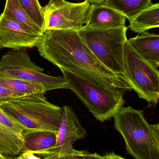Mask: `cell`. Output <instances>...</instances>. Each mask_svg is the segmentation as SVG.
Here are the masks:
<instances>
[{
	"instance_id": "cell-17",
	"label": "cell",
	"mask_w": 159,
	"mask_h": 159,
	"mask_svg": "<svg viewBox=\"0 0 159 159\" xmlns=\"http://www.w3.org/2000/svg\"><path fill=\"white\" fill-rule=\"evenodd\" d=\"M152 0H105L103 4L124 15L130 22L139 13L149 6Z\"/></svg>"
},
{
	"instance_id": "cell-2",
	"label": "cell",
	"mask_w": 159,
	"mask_h": 159,
	"mask_svg": "<svg viewBox=\"0 0 159 159\" xmlns=\"http://www.w3.org/2000/svg\"><path fill=\"white\" fill-rule=\"evenodd\" d=\"M60 70L69 89L99 121L110 120L125 104L124 91L108 87L78 71Z\"/></svg>"
},
{
	"instance_id": "cell-21",
	"label": "cell",
	"mask_w": 159,
	"mask_h": 159,
	"mask_svg": "<svg viewBox=\"0 0 159 159\" xmlns=\"http://www.w3.org/2000/svg\"><path fill=\"white\" fill-rule=\"evenodd\" d=\"M19 97L12 91L0 86V104L7 102L10 100Z\"/></svg>"
},
{
	"instance_id": "cell-24",
	"label": "cell",
	"mask_w": 159,
	"mask_h": 159,
	"mask_svg": "<svg viewBox=\"0 0 159 159\" xmlns=\"http://www.w3.org/2000/svg\"><path fill=\"white\" fill-rule=\"evenodd\" d=\"M91 4H103L105 0H88Z\"/></svg>"
},
{
	"instance_id": "cell-12",
	"label": "cell",
	"mask_w": 159,
	"mask_h": 159,
	"mask_svg": "<svg viewBox=\"0 0 159 159\" xmlns=\"http://www.w3.org/2000/svg\"><path fill=\"white\" fill-rule=\"evenodd\" d=\"M127 18L121 13L105 5L91 4L87 24L82 28L105 30L126 27Z\"/></svg>"
},
{
	"instance_id": "cell-13",
	"label": "cell",
	"mask_w": 159,
	"mask_h": 159,
	"mask_svg": "<svg viewBox=\"0 0 159 159\" xmlns=\"http://www.w3.org/2000/svg\"><path fill=\"white\" fill-rule=\"evenodd\" d=\"M135 51L152 66L159 67V35L147 32L128 40Z\"/></svg>"
},
{
	"instance_id": "cell-6",
	"label": "cell",
	"mask_w": 159,
	"mask_h": 159,
	"mask_svg": "<svg viewBox=\"0 0 159 159\" xmlns=\"http://www.w3.org/2000/svg\"><path fill=\"white\" fill-rule=\"evenodd\" d=\"M0 78H14L38 83L46 91L69 89L63 76H53L44 73V70L34 63L27 48L12 49L0 60Z\"/></svg>"
},
{
	"instance_id": "cell-19",
	"label": "cell",
	"mask_w": 159,
	"mask_h": 159,
	"mask_svg": "<svg viewBox=\"0 0 159 159\" xmlns=\"http://www.w3.org/2000/svg\"><path fill=\"white\" fill-rule=\"evenodd\" d=\"M31 19L44 32V20L43 7L38 0H19Z\"/></svg>"
},
{
	"instance_id": "cell-18",
	"label": "cell",
	"mask_w": 159,
	"mask_h": 159,
	"mask_svg": "<svg viewBox=\"0 0 159 159\" xmlns=\"http://www.w3.org/2000/svg\"><path fill=\"white\" fill-rule=\"evenodd\" d=\"M0 86L12 91L19 97L46 92L41 84L14 78H0Z\"/></svg>"
},
{
	"instance_id": "cell-20",
	"label": "cell",
	"mask_w": 159,
	"mask_h": 159,
	"mask_svg": "<svg viewBox=\"0 0 159 159\" xmlns=\"http://www.w3.org/2000/svg\"><path fill=\"white\" fill-rule=\"evenodd\" d=\"M57 159H104L103 156L97 153H90L87 151H78L74 149Z\"/></svg>"
},
{
	"instance_id": "cell-3",
	"label": "cell",
	"mask_w": 159,
	"mask_h": 159,
	"mask_svg": "<svg viewBox=\"0 0 159 159\" xmlns=\"http://www.w3.org/2000/svg\"><path fill=\"white\" fill-rule=\"evenodd\" d=\"M127 154L135 159H159V124H150L143 111L122 107L114 117Z\"/></svg>"
},
{
	"instance_id": "cell-26",
	"label": "cell",
	"mask_w": 159,
	"mask_h": 159,
	"mask_svg": "<svg viewBox=\"0 0 159 159\" xmlns=\"http://www.w3.org/2000/svg\"><path fill=\"white\" fill-rule=\"evenodd\" d=\"M2 42H1V40H0V48H2Z\"/></svg>"
},
{
	"instance_id": "cell-11",
	"label": "cell",
	"mask_w": 159,
	"mask_h": 159,
	"mask_svg": "<svg viewBox=\"0 0 159 159\" xmlns=\"http://www.w3.org/2000/svg\"><path fill=\"white\" fill-rule=\"evenodd\" d=\"M23 129L0 109V153L16 157L21 152Z\"/></svg>"
},
{
	"instance_id": "cell-4",
	"label": "cell",
	"mask_w": 159,
	"mask_h": 159,
	"mask_svg": "<svg viewBox=\"0 0 159 159\" xmlns=\"http://www.w3.org/2000/svg\"><path fill=\"white\" fill-rule=\"evenodd\" d=\"M45 93L18 97L0 104V109L23 130L49 131L58 133L62 108L47 100Z\"/></svg>"
},
{
	"instance_id": "cell-1",
	"label": "cell",
	"mask_w": 159,
	"mask_h": 159,
	"mask_svg": "<svg viewBox=\"0 0 159 159\" xmlns=\"http://www.w3.org/2000/svg\"><path fill=\"white\" fill-rule=\"evenodd\" d=\"M35 47L43 57L60 70L79 72L124 91L132 89L123 76L111 71L96 58L75 30L45 31Z\"/></svg>"
},
{
	"instance_id": "cell-15",
	"label": "cell",
	"mask_w": 159,
	"mask_h": 159,
	"mask_svg": "<svg viewBox=\"0 0 159 159\" xmlns=\"http://www.w3.org/2000/svg\"><path fill=\"white\" fill-rule=\"evenodd\" d=\"M159 27V4L152 3L139 13L130 22L129 28L133 32L142 33Z\"/></svg>"
},
{
	"instance_id": "cell-22",
	"label": "cell",
	"mask_w": 159,
	"mask_h": 159,
	"mask_svg": "<svg viewBox=\"0 0 159 159\" xmlns=\"http://www.w3.org/2000/svg\"><path fill=\"white\" fill-rule=\"evenodd\" d=\"M18 157H16V159H42L39 157L35 156V154L31 152H26L21 153Z\"/></svg>"
},
{
	"instance_id": "cell-8",
	"label": "cell",
	"mask_w": 159,
	"mask_h": 159,
	"mask_svg": "<svg viewBox=\"0 0 159 159\" xmlns=\"http://www.w3.org/2000/svg\"><path fill=\"white\" fill-rule=\"evenodd\" d=\"M91 5L88 0L72 3L49 0L43 7L44 32L51 30H76L87 24Z\"/></svg>"
},
{
	"instance_id": "cell-9",
	"label": "cell",
	"mask_w": 159,
	"mask_h": 159,
	"mask_svg": "<svg viewBox=\"0 0 159 159\" xmlns=\"http://www.w3.org/2000/svg\"><path fill=\"white\" fill-rule=\"evenodd\" d=\"M61 123L54 147L44 151L34 153L44 159H57L72 152L73 144L77 140L83 139L87 132L79 122L72 107L64 106L62 108Z\"/></svg>"
},
{
	"instance_id": "cell-14",
	"label": "cell",
	"mask_w": 159,
	"mask_h": 159,
	"mask_svg": "<svg viewBox=\"0 0 159 159\" xmlns=\"http://www.w3.org/2000/svg\"><path fill=\"white\" fill-rule=\"evenodd\" d=\"M57 134V133L49 131L23 130V143L21 153H35L52 148L56 145Z\"/></svg>"
},
{
	"instance_id": "cell-23",
	"label": "cell",
	"mask_w": 159,
	"mask_h": 159,
	"mask_svg": "<svg viewBox=\"0 0 159 159\" xmlns=\"http://www.w3.org/2000/svg\"><path fill=\"white\" fill-rule=\"evenodd\" d=\"M104 159H125L123 157L116 155L114 153H109L103 156Z\"/></svg>"
},
{
	"instance_id": "cell-25",
	"label": "cell",
	"mask_w": 159,
	"mask_h": 159,
	"mask_svg": "<svg viewBox=\"0 0 159 159\" xmlns=\"http://www.w3.org/2000/svg\"><path fill=\"white\" fill-rule=\"evenodd\" d=\"M0 159H16L15 157L7 156L0 153Z\"/></svg>"
},
{
	"instance_id": "cell-10",
	"label": "cell",
	"mask_w": 159,
	"mask_h": 159,
	"mask_svg": "<svg viewBox=\"0 0 159 159\" xmlns=\"http://www.w3.org/2000/svg\"><path fill=\"white\" fill-rule=\"evenodd\" d=\"M41 37L2 13L0 15V40L2 48H32L36 46Z\"/></svg>"
},
{
	"instance_id": "cell-5",
	"label": "cell",
	"mask_w": 159,
	"mask_h": 159,
	"mask_svg": "<svg viewBox=\"0 0 159 159\" xmlns=\"http://www.w3.org/2000/svg\"><path fill=\"white\" fill-rule=\"evenodd\" d=\"M127 29L126 26L105 30L82 28L76 30L96 58L107 69L123 76L126 80L124 52L128 40Z\"/></svg>"
},
{
	"instance_id": "cell-16",
	"label": "cell",
	"mask_w": 159,
	"mask_h": 159,
	"mask_svg": "<svg viewBox=\"0 0 159 159\" xmlns=\"http://www.w3.org/2000/svg\"><path fill=\"white\" fill-rule=\"evenodd\" d=\"M2 14L24 26L30 31L42 36L43 32L31 19L19 0H6Z\"/></svg>"
},
{
	"instance_id": "cell-7",
	"label": "cell",
	"mask_w": 159,
	"mask_h": 159,
	"mask_svg": "<svg viewBox=\"0 0 159 159\" xmlns=\"http://www.w3.org/2000/svg\"><path fill=\"white\" fill-rule=\"evenodd\" d=\"M124 68L127 83L140 98L157 103L159 98V73L157 69L141 57L128 40L124 52Z\"/></svg>"
}]
</instances>
